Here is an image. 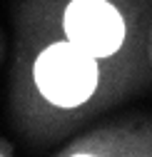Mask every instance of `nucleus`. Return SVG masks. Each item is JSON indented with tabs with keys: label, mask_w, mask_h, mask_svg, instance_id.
Instances as JSON below:
<instances>
[{
	"label": "nucleus",
	"mask_w": 152,
	"mask_h": 157,
	"mask_svg": "<svg viewBox=\"0 0 152 157\" xmlns=\"http://www.w3.org/2000/svg\"><path fill=\"white\" fill-rule=\"evenodd\" d=\"M32 82L50 107L78 110L87 105L100 87V60L67 37L52 40L35 55Z\"/></svg>",
	"instance_id": "nucleus-1"
},
{
	"label": "nucleus",
	"mask_w": 152,
	"mask_h": 157,
	"mask_svg": "<svg viewBox=\"0 0 152 157\" xmlns=\"http://www.w3.org/2000/svg\"><path fill=\"white\" fill-rule=\"evenodd\" d=\"M63 33L80 50L107 60L122 50L127 23L112 0H70L63 10Z\"/></svg>",
	"instance_id": "nucleus-2"
}]
</instances>
